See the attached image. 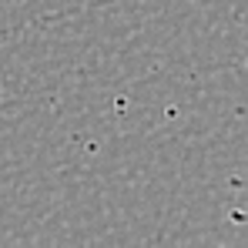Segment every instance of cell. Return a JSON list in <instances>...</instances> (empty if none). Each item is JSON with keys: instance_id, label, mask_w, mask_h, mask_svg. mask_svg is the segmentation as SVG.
<instances>
[]
</instances>
